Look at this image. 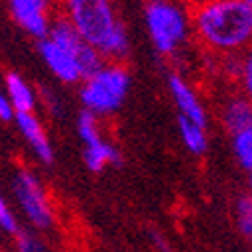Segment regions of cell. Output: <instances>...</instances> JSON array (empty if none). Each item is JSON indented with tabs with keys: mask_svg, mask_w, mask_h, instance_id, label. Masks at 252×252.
I'll use <instances>...</instances> for the list:
<instances>
[{
	"mask_svg": "<svg viewBox=\"0 0 252 252\" xmlns=\"http://www.w3.org/2000/svg\"><path fill=\"white\" fill-rule=\"evenodd\" d=\"M196 40L210 52L244 54L252 46V8L246 0H200L190 10Z\"/></svg>",
	"mask_w": 252,
	"mask_h": 252,
	"instance_id": "1",
	"label": "cell"
},
{
	"mask_svg": "<svg viewBox=\"0 0 252 252\" xmlns=\"http://www.w3.org/2000/svg\"><path fill=\"white\" fill-rule=\"evenodd\" d=\"M48 40L56 42L58 46L70 50L76 60H78V66H80V72H82V80H86L88 76L96 74L106 62L104 58L98 54V50H94L90 44H86L76 30L68 24V20L64 16H56L52 18L50 22V28H48V34H46Z\"/></svg>",
	"mask_w": 252,
	"mask_h": 252,
	"instance_id": "6",
	"label": "cell"
},
{
	"mask_svg": "<svg viewBox=\"0 0 252 252\" xmlns=\"http://www.w3.org/2000/svg\"><path fill=\"white\" fill-rule=\"evenodd\" d=\"M0 228H2L4 232H8V234H12V236H16L22 230L20 224H18L16 214L10 210V206H8V202L4 200L2 194H0Z\"/></svg>",
	"mask_w": 252,
	"mask_h": 252,
	"instance_id": "19",
	"label": "cell"
},
{
	"mask_svg": "<svg viewBox=\"0 0 252 252\" xmlns=\"http://www.w3.org/2000/svg\"><path fill=\"white\" fill-rule=\"evenodd\" d=\"M220 122L230 136L252 126V100L244 92H232L220 106Z\"/></svg>",
	"mask_w": 252,
	"mask_h": 252,
	"instance_id": "11",
	"label": "cell"
},
{
	"mask_svg": "<svg viewBox=\"0 0 252 252\" xmlns=\"http://www.w3.org/2000/svg\"><path fill=\"white\" fill-rule=\"evenodd\" d=\"M150 238H152V244L158 248L160 252H168V244H166V240L158 232H150Z\"/></svg>",
	"mask_w": 252,
	"mask_h": 252,
	"instance_id": "23",
	"label": "cell"
},
{
	"mask_svg": "<svg viewBox=\"0 0 252 252\" xmlns=\"http://www.w3.org/2000/svg\"><path fill=\"white\" fill-rule=\"evenodd\" d=\"M146 2H160V0H146Z\"/></svg>",
	"mask_w": 252,
	"mask_h": 252,
	"instance_id": "25",
	"label": "cell"
},
{
	"mask_svg": "<svg viewBox=\"0 0 252 252\" xmlns=\"http://www.w3.org/2000/svg\"><path fill=\"white\" fill-rule=\"evenodd\" d=\"M14 116H16V112H14L8 96H6L4 92H0V120H2V122H10V120H14Z\"/></svg>",
	"mask_w": 252,
	"mask_h": 252,
	"instance_id": "22",
	"label": "cell"
},
{
	"mask_svg": "<svg viewBox=\"0 0 252 252\" xmlns=\"http://www.w3.org/2000/svg\"><path fill=\"white\" fill-rule=\"evenodd\" d=\"M38 52H40L42 60L46 62L48 70L60 82H64V84L82 82V72L78 66V60L70 50L58 46L56 42H52L48 38H42V40H38Z\"/></svg>",
	"mask_w": 252,
	"mask_h": 252,
	"instance_id": "9",
	"label": "cell"
},
{
	"mask_svg": "<svg viewBox=\"0 0 252 252\" xmlns=\"http://www.w3.org/2000/svg\"><path fill=\"white\" fill-rule=\"evenodd\" d=\"M130 90V72L124 64L106 62L96 72L82 80L80 100L84 110L94 116H110L126 100Z\"/></svg>",
	"mask_w": 252,
	"mask_h": 252,
	"instance_id": "4",
	"label": "cell"
},
{
	"mask_svg": "<svg viewBox=\"0 0 252 252\" xmlns=\"http://www.w3.org/2000/svg\"><path fill=\"white\" fill-rule=\"evenodd\" d=\"M248 196H252V172H248Z\"/></svg>",
	"mask_w": 252,
	"mask_h": 252,
	"instance_id": "24",
	"label": "cell"
},
{
	"mask_svg": "<svg viewBox=\"0 0 252 252\" xmlns=\"http://www.w3.org/2000/svg\"><path fill=\"white\" fill-rule=\"evenodd\" d=\"M14 120H16V126H18L20 134L30 144V148H32V152L44 164H52L54 150H52L50 138H48V134L44 130L42 122L38 120V116L34 112H20V114L14 116Z\"/></svg>",
	"mask_w": 252,
	"mask_h": 252,
	"instance_id": "10",
	"label": "cell"
},
{
	"mask_svg": "<svg viewBox=\"0 0 252 252\" xmlns=\"http://www.w3.org/2000/svg\"><path fill=\"white\" fill-rule=\"evenodd\" d=\"M230 138H232V152L236 162L246 172H252V126L232 134Z\"/></svg>",
	"mask_w": 252,
	"mask_h": 252,
	"instance_id": "15",
	"label": "cell"
},
{
	"mask_svg": "<svg viewBox=\"0 0 252 252\" xmlns=\"http://www.w3.org/2000/svg\"><path fill=\"white\" fill-rule=\"evenodd\" d=\"M246 2H248V6H250V8H252V0H246Z\"/></svg>",
	"mask_w": 252,
	"mask_h": 252,
	"instance_id": "26",
	"label": "cell"
},
{
	"mask_svg": "<svg viewBox=\"0 0 252 252\" xmlns=\"http://www.w3.org/2000/svg\"><path fill=\"white\" fill-rule=\"evenodd\" d=\"M76 130H78V136L84 142V146H92V144H96L98 140H102L100 118L94 116L88 110H82L78 114V118H76Z\"/></svg>",
	"mask_w": 252,
	"mask_h": 252,
	"instance_id": "16",
	"label": "cell"
},
{
	"mask_svg": "<svg viewBox=\"0 0 252 252\" xmlns=\"http://www.w3.org/2000/svg\"><path fill=\"white\" fill-rule=\"evenodd\" d=\"M144 22L156 54L164 58H174L192 34L190 12L178 0L148 2L144 8Z\"/></svg>",
	"mask_w": 252,
	"mask_h": 252,
	"instance_id": "3",
	"label": "cell"
},
{
	"mask_svg": "<svg viewBox=\"0 0 252 252\" xmlns=\"http://www.w3.org/2000/svg\"><path fill=\"white\" fill-rule=\"evenodd\" d=\"M16 24L38 40L46 38L52 22V0H8Z\"/></svg>",
	"mask_w": 252,
	"mask_h": 252,
	"instance_id": "7",
	"label": "cell"
},
{
	"mask_svg": "<svg viewBox=\"0 0 252 252\" xmlns=\"http://www.w3.org/2000/svg\"><path fill=\"white\" fill-rule=\"evenodd\" d=\"M178 134H180V140L184 144V148L194 154V156H202L206 154L208 150V134H206V128L202 126L186 120L182 116H178Z\"/></svg>",
	"mask_w": 252,
	"mask_h": 252,
	"instance_id": "14",
	"label": "cell"
},
{
	"mask_svg": "<svg viewBox=\"0 0 252 252\" xmlns=\"http://www.w3.org/2000/svg\"><path fill=\"white\" fill-rule=\"evenodd\" d=\"M240 84L242 92L252 100V46L242 56V72H240Z\"/></svg>",
	"mask_w": 252,
	"mask_h": 252,
	"instance_id": "20",
	"label": "cell"
},
{
	"mask_svg": "<svg viewBox=\"0 0 252 252\" xmlns=\"http://www.w3.org/2000/svg\"><path fill=\"white\" fill-rule=\"evenodd\" d=\"M84 162L92 172H100L110 164H120V152L110 140H98L92 146H84Z\"/></svg>",
	"mask_w": 252,
	"mask_h": 252,
	"instance_id": "13",
	"label": "cell"
},
{
	"mask_svg": "<svg viewBox=\"0 0 252 252\" xmlns=\"http://www.w3.org/2000/svg\"><path fill=\"white\" fill-rule=\"evenodd\" d=\"M166 86H168V92H170V96L178 108V116L206 128L208 112H206L204 104L200 102V96L194 90V86L178 72H170L166 76Z\"/></svg>",
	"mask_w": 252,
	"mask_h": 252,
	"instance_id": "8",
	"label": "cell"
},
{
	"mask_svg": "<svg viewBox=\"0 0 252 252\" xmlns=\"http://www.w3.org/2000/svg\"><path fill=\"white\" fill-rule=\"evenodd\" d=\"M14 240H16V252H48L42 240L28 230H20L14 236Z\"/></svg>",
	"mask_w": 252,
	"mask_h": 252,
	"instance_id": "18",
	"label": "cell"
},
{
	"mask_svg": "<svg viewBox=\"0 0 252 252\" xmlns=\"http://www.w3.org/2000/svg\"><path fill=\"white\" fill-rule=\"evenodd\" d=\"M234 218H236L238 232L252 244V196L248 194L238 196L234 206Z\"/></svg>",
	"mask_w": 252,
	"mask_h": 252,
	"instance_id": "17",
	"label": "cell"
},
{
	"mask_svg": "<svg viewBox=\"0 0 252 252\" xmlns=\"http://www.w3.org/2000/svg\"><path fill=\"white\" fill-rule=\"evenodd\" d=\"M42 100H44L46 110H48L50 114H54V116L62 114V104H60V98H56L50 90H42Z\"/></svg>",
	"mask_w": 252,
	"mask_h": 252,
	"instance_id": "21",
	"label": "cell"
},
{
	"mask_svg": "<svg viewBox=\"0 0 252 252\" xmlns=\"http://www.w3.org/2000/svg\"><path fill=\"white\" fill-rule=\"evenodd\" d=\"M78 36L104 58L118 62L130 54V36L116 12L114 0H62V14Z\"/></svg>",
	"mask_w": 252,
	"mask_h": 252,
	"instance_id": "2",
	"label": "cell"
},
{
	"mask_svg": "<svg viewBox=\"0 0 252 252\" xmlns=\"http://www.w3.org/2000/svg\"><path fill=\"white\" fill-rule=\"evenodd\" d=\"M0 252H4V250H2V248H0Z\"/></svg>",
	"mask_w": 252,
	"mask_h": 252,
	"instance_id": "27",
	"label": "cell"
},
{
	"mask_svg": "<svg viewBox=\"0 0 252 252\" xmlns=\"http://www.w3.org/2000/svg\"><path fill=\"white\" fill-rule=\"evenodd\" d=\"M12 190L16 196V202L24 216L30 220V224L38 230H48L54 224V206L46 192V188L38 180V176L28 170L20 168L14 176Z\"/></svg>",
	"mask_w": 252,
	"mask_h": 252,
	"instance_id": "5",
	"label": "cell"
},
{
	"mask_svg": "<svg viewBox=\"0 0 252 252\" xmlns=\"http://www.w3.org/2000/svg\"><path fill=\"white\" fill-rule=\"evenodd\" d=\"M4 84H6V96L14 108L16 114L20 112H34L36 108V92L34 88L30 86L20 74L16 72H8L6 78H4Z\"/></svg>",
	"mask_w": 252,
	"mask_h": 252,
	"instance_id": "12",
	"label": "cell"
}]
</instances>
